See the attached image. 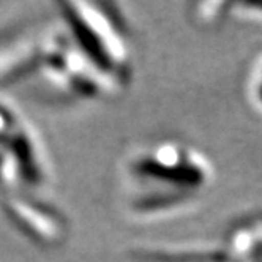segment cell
<instances>
[{
    "instance_id": "3",
    "label": "cell",
    "mask_w": 262,
    "mask_h": 262,
    "mask_svg": "<svg viewBox=\"0 0 262 262\" xmlns=\"http://www.w3.org/2000/svg\"><path fill=\"white\" fill-rule=\"evenodd\" d=\"M10 213L21 229L26 231L29 237L35 238V242L55 245L67 235L68 226L65 218L51 205H45L40 201L24 198L14 199L13 204H10Z\"/></svg>"
},
{
    "instance_id": "5",
    "label": "cell",
    "mask_w": 262,
    "mask_h": 262,
    "mask_svg": "<svg viewBox=\"0 0 262 262\" xmlns=\"http://www.w3.org/2000/svg\"><path fill=\"white\" fill-rule=\"evenodd\" d=\"M231 8H232V4H221V2L199 4L194 13L196 21L201 26H216L228 14H231Z\"/></svg>"
},
{
    "instance_id": "1",
    "label": "cell",
    "mask_w": 262,
    "mask_h": 262,
    "mask_svg": "<svg viewBox=\"0 0 262 262\" xmlns=\"http://www.w3.org/2000/svg\"><path fill=\"white\" fill-rule=\"evenodd\" d=\"M129 194L128 212L139 218H163L185 210L213 180L201 152L177 141L141 147L123 164Z\"/></svg>"
},
{
    "instance_id": "6",
    "label": "cell",
    "mask_w": 262,
    "mask_h": 262,
    "mask_svg": "<svg viewBox=\"0 0 262 262\" xmlns=\"http://www.w3.org/2000/svg\"><path fill=\"white\" fill-rule=\"evenodd\" d=\"M250 97L253 104L262 112V54L254 62L250 74Z\"/></svg>"
},
{
    "instance_id": "7",
    "label": "cell",
    "mask_w": 262,
    "mask_h": 262,
    "mask_svg": "<svg viewBox=\"0 0 262 262\" xmlns=\"http://www.w3.org/2000/svg\"><path fill=\"white\" fill-rule=\"evenodd\" d=\"M232 8L238 10L242 16L262 21V4H232Z\"/></svg>"
},
{
    "instance_id": "2",
    "label": "cell",
    "mask_w": 262,
    "mask_h": 262,
    "mask_svg": "<svg viewBox=\"0 0 262 262\" xmlns=\"http://www.w3.org/2000/svg\"><path fill=\"white\" fill-rule=\"evenodd\" d=\"M62 8L70 38L82 57L114 90L125 87L131 79V59L119 14L103 4L76 2Z\"/></svg>"
},
{
    "instance_id": "4",
    "label": "cell",
    "mask_w": 262,
    "mask_h": 262,
    "mask_svg": "<svg viewBox=\"0 0 262 262\" xmlns=\"http://www.w3.org/2000/svg\"><path fill=\"white\" fill-rule=\"evenodd\" d=\"M231 262H262V213L234 220L221 237Z\"/></svg>"
}]
</instances>
